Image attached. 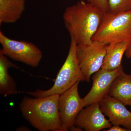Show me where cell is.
Masks as SVG:
<instances>
[{"label":"cell","instance_id":"obj_13","mask_svg":"<svg viewBox=\"0 0 131 131\" xmlns=\"http://www.w3.org/2000/svg\"><path fill=\"white\" fill-rule=\"evenodd\" d=\"M25 7L26 0H0V24L16 22Z\"/></svg>","mask_w":131,"mask_h":131},{"label":"cell","instance_id":"obj_10","mask_svg":"<svg viewBox=\"0 0 131 131\" xmlns=\"http://www.w3.org/2000/svg\"><path fill=\"white\" fill-rule=\"evenodd\" d=\"M101 109L113 125L122 126L131 131V112L125 105L109 95L99 102Z\"/></svg>","mask_w":131,"mask_h":131},{"label":"cell","instance_id":"obj_1","mask_svg":"<svg viewBox=\"0 0 131 131\" xmlns=\"http://www.w3.org/2000/svg\"><path fill=\"white\" fill-rule=\"evenodd\" d=\"M105 13L83 1L68 7L63 15L65 27L77 45L87 44L100 27Z\"/></svg>","mask_w":131,"mask_h":131},{"label":"cell","instance_id":"obj_7","mask_svg":"<svg viewBox=\"0 0 131 131\" xmlns=\"http://www.w3.org/2000/svg\"><path fill=\"white\" fill-rule=\"evenodd\" d=\"M75 84L60 95L59 98V113L62 125L69 130L74 125L75 120L81 110L84 107L83 98L78 93V84Z\"/></svg>","mask_w":131,"mask_h":131},{"label":"cell","instance_id":"obj_6","mask_svg":"<svg viewBox=\"0 0 131 131\" xmlns=\"http://www.w3.org/2000/svg\"><path fill=\"white\" fill-rule=\"evenodd\" d=\"M107 45L95 40L89 44L77 45L78 61L88 82L93 74L102 68Z\"/></svg>","mask_w":131,"mask_h":131},{"label":"cell","instance_id":"obj_21","mask_svg":"<svg viewBox=\"0 0 131 131\" xmlns=\"http://www.w3.org/2000/svg\"></svg>","mask_w":131,"mask_h":131},{"label":"cell","instance_id":"obj_5","mask_svg":"<svg viewBox=\"0 0 131 131\" xmlns=\"http://www.w3.org/2000/svg\"><path fill=\"white\" fill-rule=\"evenodd\" d=\"M0 52L14 61L32 68L39 65L43 56L41 50L32 42L12 39L0 31Z\"/></svg>","mask_w":131,"mask_h":131},{"label":"cell","instance_id":"obj_17","mask_svg":"<svg viewBox=\"0 0 131 131\" xmlns=\"http://www.w3.org/2000/svg\"><path fill=\"white\" fill-rule=\"evenodd\" d=\"M107 131H130L129 129L126 128H123L119 125H113L110 128H108V130Z\"/></svg>","mask_w":131,"mask_h":131},{"label":"cell","instance_id":"obj_20","mask_svg":"<svg viewBox=\"0 0 131 131\" xmlns=\"http://www.w3.org/2000/svg\"><path fill=\"white\" fill-rule=\"evenodd\" d=\"M30 129H28L27 127H18L16 129L17 131H30Z\"/></svg>","mask_w":131,"mask_h":131},{"label":"cell","instance_id":"obj_11","mask_svg":"<svg viewBox=\"0 0 131 131\" xmlns=\"http://www.w3.org/2000/svg\"><path fill=\"white\" fill-rule=\"evenodd\" d=\"M11 68H19L0 52V94L4 97L18 93L16 83L8 73V69Z\"/></svg>","mask_w":131,"mask_h":131},{"label":"cell","instance_id":"obj_18","mask_svg":"<svg viewBox=\"0 0 131 131\" xmlns=\"http://www.w3.org/2000/svg\"><path fill=\"white\" fill-rule=\"evenodd\" d=\"M71 131H83L82 130V128L76 126L75 125L71 127L69 129Z\"/></svg>","mask_w":131,"mask_h":131},{"label":"cell","instance_id":"obj_15","mask_svg":"<svg viewBox=\"0 0 131 131\" xmlns=\"http://www.w3.org/2000/svg\"><path fill=\"white\" fill-rule=\"evenodd\" d=\"M131 11V0H108V12L113 14Z\"/></svg>","mask_w":131,"mask_h":131},{"label":"cell","instance_id":"obj_2","mask_svg":"<svg viewBox=\"0 0 131 131\" xmlns=\"http://www.w3.org/2000/svg\"><path fill=\"white\" fill-rule=\"evenodd\" d=\"M59 95L31 98L25 96L20 103L22 115L40 131H68L62 125L59 113Z\"/></svg>","mask_w":131,"mask_h":131},{"label":"cell","instance_id":"obj_3","mask_svg":"<svg viewBox=\"0 0 131 131\" xmlns=\"http://www.w3.org/2000/svg\"><path fill=\"white\" fill-rule=\"evenodd\" d=\"M77 45L74 40L71 38L68 56L57 75L54 85L51 88L46 90L38 89L34 91H24L22 93L35 97L60 95L78 82L86 81L77 57Z\"/></svg>","mask_w":131,"mask_h":131},{"label":"cell","instance_id":"obj_12","mask_svg":"<svg viewBox=\"0 0 131 131\" xmlns=\"http://www.w3.org/2000/svg\"><path fill=\"white\" fill-rule=\"evenodd\" d=\"M131 45V42H114L107 45L101 68L113 70L122 66V57Z\"/></svg>","mask_w":131,"mask_h":131},{"label":"cell","instance_id":"obj_8","mask_svg":"<svg viewBox=\"0 0 131 131\" xmlns=\"http://www.w3.org/2000/svg\"><path fill=\"white\" fill-rule=\"evenodd\" d=\"M122 66L113 70L101 68L92 75L93 85L90 91L83 98L84 107L94 103H99L109 95L113 82L117 76L124 72Z\"/></svg>","mask_w":131,"mask_h":131},{"label":"cell","instance_id":"obj_9","mask_svg":"<svg viewBox=\"0 0 131 131\" xmlns=\"http://www.w3.org/2000/svg\"><path fill=\"white\" fill-rule=\"evenodd\" d=\"M74 125L85 131H99L110 128L112 125L105 117L99 103H96L81 110L76 118Z\"/></svg>","mask_w":131,"mask_h":131},{"label":"cell","instance_id":"obj_19","mask_svg":"<svg viewBox=\"0 0 131 131\" xmlns=\"http://www.w3.org/2000/svg\"><path fill=\"white\" fill-rule=\"evenodd\" d=\"M125 55L127 58H129L131 57V45L126 52Z\"/></svg>","mask_w":131,"mask_h":131},{"label":"cell","instance_id":"obj_4","mask_svg":"<svg viewBox=\"0 0 131 131\" xmlns=\"http://www.w3.org/2000/svg\"><path fill=\"white\" fill-rule=\"evenodd\" d=\"M92 40L106 45L114 42H131V11L117 14L105 13Z\"/></svg>","mask_w":131,"mask_h":131},{"label":"cell","instance_id":"obj_14","mask_svg":"<svg viewBox=\"0 0 131 131\" xmlns=\"http://www.w3.org/2000/svg\"><path fill=\"white\" fill-rule=\"evenodd\" d=\"M109 95L125 105L131 106V74L124 71L117 76L112 84Z\"/></svg>","mask_w":131,"mask_h":131},{"label":"cell","instance_id":"obj_16","mask_svg":"<svg viewBox=\"0 0 131 131\" xmlns=\"http://www.w3.org/2000/svg\"><path fill=\"white\" fill-rule=\"evenodd\" d=\"M86 2L98 7L105 13L108 12V0H86Z\"/></svg>","mask_w":131,"mask_h":131}]
</instances>
